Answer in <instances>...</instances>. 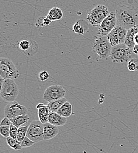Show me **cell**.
Returning a JSON list of instances; mask_svg holds the SVG:
<instances>
[{"label":"cell","instance_id":"obj_1","mask_svg":"<svg viewBox=\"0 0 138 153\" xmlns=\"http://www.w3.org/2000/svg\"><path fill=\"white\" fill-rule=\"evenodd\" d=\"M115 12L119 25L127 30L138 27V10L134 6L119 5Z\"/></svg>","mask_w":138,"mask_h":153},{"label":"cell","instance_id":"obj_2","mask_svg":"<svg viewBox=\"0 0 138 153\" xmlns=\"http://www.w3.org/2000/svg\"><path fill=\"white\" fill-rule=\"evenodd\" d=\"M19 94L18 85L14 79H4L1 85V97L5 101L11 102L15 101Z\"/></svg>","mask_w":138,"mask_h":153},{"label":"cell","instance_id":"obj_3","mask_svg":"<svg viewBox=\"0 0 138 153\" xmlns=\"http://www.w3.org/2000/svg\"><path fill=\"white\" fill-rule=\"evenodd\" d=\"M112 48V45L106 37L104 36L95 37L92 51L96 54L98 58L107 59L110 57Z\"/></svg>","mask_w":138,"mask_h":153},{"label":"cell","instance_id":"obj_4","mask_svg":"<svg viewBox=\"0 0 138 153\" xmlns=\"http://www.w3.org/2000/svg\"><path fill=\"white\" fill-rule=\"evenodd\" d=\"M20 71L13 61L8 58H0L1 78L7 79H15L20 76Z\"/></svg>","mask_w":138,"mask_h":153},{"label":"cell","instance_id":"obj_5","mask_svg":"<svg viewBox=\"0 0 138 153\" xmlns=\"http://www.w3.org/2000/svg\"><path fill=\"white\" fill-rule=\"evenodd\" d=\"M132 53L133 51L123 43L112 47L110 57L114 62H125L131 58Z\"/></svg>","mask_w":138,"mask_h":153},{"label":"cell","instance_id":"obj_6","mask_svg":"<svg viewBox=\"0 0 138 153\" xmlns=\"http://www.w3.org/2000/svg\"><path fill=\"white\" fill-rule=\"evenodd\" d=\"M110 13L106 6L98 5L88 13L87 20L93 27H99L102 21Z\"/></svg>","mask_w":138,"mask_h":153},{"label":"cell","instance_id":"obj_7","mask_svg":"<svg viewBox=\"0 0 138 153\" xmlns=\"http://www.w3.org/2000/svg\"><path fill=\"white\" fill-rule=\"evenodd\" d=\"M27 137L34 143H38L44 140V124L40 121L35 120L29 126Z\"/></svg>","mask_w":138,"mask_h":153},{"label":"cell","instance_id":"obj_8","mask_svg":"<svg viewBox=\"0 0 138 153\" xmlns=\"http://www.w3.org/2000/svg\"><path fill=\"white\" fill-rule=\"evenodd\" d=\"M128 30L124 27L117 25L115 28L106 36L112 47L125 42Z\"/></svg>","mask_w":138,"mask_h":153},{"label":"cell","instance_id":"obj_9","mask_svg":"<svg viewBox=\"0 0 138 153\" xmlns=\"http://www.w3.org/2000/svg\"><path fill=\"white\" fill-rule=\"evenodd\" d=\"M65 94L66 91L62 86L52 85L45 90L44 93V99L48 102H51L65 98Z\"/></svg>","mask_w":138,"mask_h":153},{"label":"cell","instance_id":"obj_10","mask_svg":"<svg viewBox=\"0 0 138 153\" xmlns=\"http://www.w3.org/2000/svg\"><path fill=\"white\" fill-rule=\"evenodd\" d=\"M28 113L27 108L22 105H21L17 101L9 102L4 109V115L10 120L17 116L26 115Z\"/></svg>","mask_w":138,"mask_h":153},{"label":"cell","instance_id":"obj_11","mask_svg":"<svg viewBox=\"0 0 138 153\" xmlns=\"http://www.w3.org/2000/svg\"><path fill=\"white\" fill-rule=\"evenodd\" d=\"M117 19L115 12L110 13L109 15L104 19L99 27L98 34L102 36H107L117 26Z\"/></svg>","mask_w":138,"mask_h":153},{"label":"cell","instance_id":"obj_12","mask_svg":"<svg viewBox=\"0 0 138 153\" xmlns=\"http://www.w3.org/2000/svg\"><path fill=\"white\" fill-rule=\"evenodd\" d=\"M59 133L58 127L49 123L44 124V140H49L57 135Z\"/></svg>","mask_w":138,"mask_h":153},{"label":"cell","instance_id":"obj_13","mask_svg":"<svg viewBox=\"0 0 138 153\" xmlns=\"http://www.w3.org/2000/svg\"><path fill=\"white\" fill-rule=\"evenodd\" d=\"M138 33V27H135V28L129 29L127 31L126 36L124 43L128 47H129L132 51L136 45V43L135 41V38Z\"/></svg>","mask_w":138,"mask_h":153},{"label":"cell","instance_id":"obj_14","mask_svg":"<svg viewBox=\"0 0 138 153\" xmlns=\"http://www.w3.org/2000/svg\"><path fill=\"white\" fill-rule=\"evenodd\" d=\"M67 118L58 114L57 113H50L48 118V123L56 126L61 127L66 124Z\"/></svg>","mask_w":138,"mask_h":153},{"label":"cell","instance_id":"obj_15","mask_svg":"<svg viewBox=\"0 0 138 153\" xmlns=\"http://www.w3.org/2000/svg\"><path fill=\"white\" fill-rule=\"evenodd\" d=\"M67 101L66 98H63L56 101L49 102L46 106L49 113H57L59 108Z\"/></svg>","mask_w":138,"mask_h":153},{"label":"cell","instance_id":"obj_16","mask_svg":"<svg viewBox=\"0 0 138 153\" xmlns=\"http://www.w3.org/2000/svg\"><path fill=\"white\" fill-rule=\"evenodd\" d=\"M58 114L61 116L68 118L70 117L71 115L73 114L72 106L71 104L68 101L59 108L58 111L57 112Z\"/></svg>","mask_w":138,"mask_h":153},{"label":"cell","instance_id":"obj_17","mask_svg":"<svg viewBox=\"0 0 138 153\" xmlns=\"http://www.w3.org/2000/svg\"><path fill=\"white\" fill-rule=\"evenodd\" d=\"M63 16L62 11L58 7H54L50 10L47 17L52 21H58L62 19Z\"/></svg>","mask_w":138,"mask_h":153},{"label":"cell","instance_id":"obj_18","mask_svg":"<svg viewBox=\"0 0 138 153\" xmlns=\"http://www.w3.org/2000/svg\"><path fill=\"white\" fill-rule=\"evenodd\" d=\"M29 120V115L26 114L17 116L13 119H11L10 120L14 126L19 128L21 127H22L25 124L28 123Z\"/></svg>","mask_w":138,"mask_h":153},{"label":"cell","instance_id":"obj_19","mask_svg":"<svg viewBox=\"0 0 138 153\" xmlns=\"http://www.w3.org/2000/svg\"><path fill=\"white\" fill-rule=\"evenodd\" d=\"M49 111L46 105L41 108L38 111V115L39 121L43 124L48 123V118L49 115Z\"/></svg>","mask_w":138,"mask_h":153},{"label":"cell","instance_id":"obj_20","mask_svg":"<svg viewBox=\"0 0 138 153\" xmlns=\"http://www.w3.org/2000/svg\"><path fill=\"white\" fill-rule=\"evenodd\" d=\"M30 42H31V45L28 50H27L25 52H23V53L28 57L34 56L39 51V46L36 41L33 40H30Z\"/></svg>","mask_w":138,"mask_h":153},{"label":"cell","instance_id":"obj_21","mask_svg":"<svg viewBox=\"0 0 138 153\" xmlns=\"http://www.w3.org/2000/svg\"><path fill=\"white\" fill-rule=\"evenodd\" d=\"M28 127H29V126H26L21 127L18 128L17 140L21 144L22 142V141L24 140V138L27 137Z\"/></svg>","mask_w":138,"mask_h":153},{"label":"cell","instance_id":"obj_22","mask_svg":"<svg viewBox=\"0 0 138 153\" xmlns=\"http://www.w3.org/2000/svg\"><path fill=\"white\" fill-rule=\"evenodd\" d=\"M7 144L12 149H13L15 150H20L22 149L21 143L18 142L17 140H14L11 137H9L7 138Z\"/></svg>","mask_w":138,"mask_h":153},{"label":"cell","instance_id":"obj_23","mask_svg":"<svg viewBox=\"0 0 138 153\" xmlns=\"http://www.w3.org/2000/svg\"><path fill=\"white\" fill-rule=\"evenodd\" d=\"M52 21L49 19L47 16H42L37 20V22L35 24V26L37 27H44L48 26L51 24Z\"/></svg>","mask_w":138,"mask_h":153},{"label":"cell","instance_id":"obj_24","mask_svg":"<svg viewBox=\"0 0 138 153\" xmlns=\"http://www.w3.org/2000/svg\"><path fill=\"white\" fill-rule=\"evenodd\" d=\"M128 68L130 71H138V59L132 58L128 62Z\"/></svg>","mask_w":138,"mask_h":153},{"label":"cell","instance_id":"obj_25","mask_svg":"<svg viewBox=\"0 0 138 153\" xmlns=\"http://www.w3.org/2000/svg\"><path fill=\"white\" fill-rule=\"evenodd\" d=\"M81 22L82 20L77 21L76 23H75V24L73 26V31L76 34H83L86 32V30H85L84 27L81 25Z\"/></svg>","mask_w":138,"mask_h":153},{"label":"cell","instance_id":"obj_26","mask_svg":"<svg viewBox=\"0 0 138 153\" xmlns=\"http://www.w3.org/2000/svg\"><path fill=\"white\" fill-rule=\"evenodd\" d=\"M30 45H31V42L30 41H28V40H22L19 42V48L20 50L23 52H25L27 50H28V49L30 47Z\"/></svg>","mask_w":138,"mask_h":153},{"label":"cell","instance_id":"obj_27","mask_svg":"<svg viewBox=\"0 0 138 153\" xmlns=\"http://www.w3.org/2000/svg\"><path fill=\"white\" fill-rule=\"evenodd\" d=\"M10 126H1L0 127V133L3 137L5 138H8L10 137Z\"/></svg>","mask_w":138,"mask_h":153},{"label":"cell","instance_id":"obj_28","mask_svg":"<svg viewBox=\"0 0 138 153\" xmlns=\"http://www.w3.org/2000/svg\"><path fill=\"white\" fill-rule=\"evenodd\" d=\"M34 144H35V143L34 141H32L29 138L26 137L24 138V140L22 141V142L21 143V145L22 148H27V147H30L33 146Z\"/></svg>","mask_w":138,"mask_h":153},{"label":"cell","instance_id":"obj_29","mask_svg":"<svg viewBox=\"0 0 138 153\" xmlns=\"http://www.w3.org/2000/svg\"><path fill=\"white\" fill-rule=\"evenodd\" d=\"M18 128L12 124L10 126V135L11 137L14 138V140H17V134H18Z\"/></svg>","mask_w":138,"mask_h":153},{"label":"cell","instance_id":"obj_30","mask_svg":"<svg viewBox=\"0 0 138 153\" xmlns=\"http://www.w3.org/2000/svg\"><path fill=\"white\" fill-rule=\"evenodd\" d=\"M49 78V74L45 70L41 71L39 73V78L41 81H46Z\"/></svg>","mask_w":138,"mask_h":153},{"label":"cell","instance_id":"obj_31","mask_svg":"<svg viewBox=\"0 0 138 153\" xmlns=\"http://www.w3.org/2000/svg\"><path fill=\"white\" fill-rule=\"evenodd\" d=\"M13 124L11 120L7 117H4L2 120L0 126H11Z\"/></svg>","mask_w":138,"mask_h":153},{"label":"cell","instance_id":"obj_32","mask_svg":"<svg viewBox=\"0 0 138 153\" xmlns=\"http://www.w3.org/2000/svg\"><path fill=\"white\" fill-rule=\"evenodd\" d=\"M133 53H135V54H137V56H138V45H135V47L133 49Z\"/></svg>","mask_w":138,"mask_h":153},{"label":"cell","instance_id":"obj_33","mask_svg":"<svg viewBox=\"0 0 138 153\" xmlns=\"http://www.w3.org/2000/svg\"><path fill=\"white\" fill-rule=\"evenodd\" d=\"M45 106V105L43 104V103H39L37 105V108L38 109V110H39L41 108H42V107H44Z\"/></svg>","mask_w":138,"mask_h":153},{"label":"cell","instance_id":"obj_34","mask_svg":"<svg viewBox=\"0 0 138 153\" xmlns=\"http://www.w3.org/2000/svg\"><path fill=\"white\" fill-rule=\"evenodd\" d=\"M135 43L137 45H138V33L137 34L135 38Z\"/></svg>","mask_w":138,"mask_h":153}]
</instances>
